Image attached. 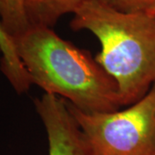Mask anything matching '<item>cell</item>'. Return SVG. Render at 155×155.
<instances>
[{
  "label": "cell",
  "mask_w": 155,
  "mask_h": 155,
  "mask_svg": "<svg viewBox=\"0 0 155 155\" xmlns=\"http://www.w3.org/2000/svg\"><path fill=\"white\" fill-rule=\"evenodd\" d=\"M90 155H155V84L127 109L86 113L67 103Z\"/></svg>",
  "instance_id": "obj_3"
},
{
  "label": "cell",
  "mask_w": 155,
  "mask_h": 155,
  "mask_svg": "<svg viewBox=\"0 0 155 155\" xmlns=\"http://www.w3.org/2000/svg\"><path fill=\"white\" fill-rule=\"evenodd\" d=\"M33 84L86 113L122 106L117 84L91 54L60 37L51 28L31 26L13 39Z\"/></svg>",
  "instance_id": "obj_1"
},
{
  "label": "cell",
  "mask_w": 155,
  "mask_h": 155,
  "mask_svg": "<svg viewBox=\"0 0 155 155\" xmlns=\"http://www.w3.org/2000/svg\"><path fill=\"white\" fill-rule=\"evenodd\" d=\"M147 13H148L150 16H152L153 18H155V5L152 8H150L149 10L147 11Z\"/></svg>",
  "instance_id": "obj_9"
},
{
  "label": "cell",
  "mask_w": 155,
  "mask_h": 155,
  "mask_svg": "<svg viewBox=\"0 0 155 155\" xmlns=\"http://www.w3.org/2000/svg\"><path fill=\"white\" fill-rule=\"evenodd\" d=\"M70 26L99 40L95 57L117 84L122 106L142 98L155 84V18L147 12L125 13L100 0H85Z\"/></svg>",
  "instance_id": "obj_2"
},
{
  "label": "cell",
  "mask_w": 155,
  "mask_h": 155,
  "mask_svg": "<svg viewBox=\"0 0 155 155\" xmlns=\"http://www.w3.org/2000/svg\"><path fill=\"white\" fill-rule=\"evenodd\" d=\"M85 0H27L26 12L30 26L54 27L59 19L74 13Z\"/></svg>",
  "instance_id": "obj_5"
},
{
  "label": "cell",
  "mask_w": 155,
  "mask_h": 155,
  "mask_svg": "<svg viewBox=\"0 0 155 155\" xmlns=\"http://www.w3.org/2000/svg\"><path fill=\"white\" fill-rule=\"evenodd\" d=\"M116 11L125 13L147 12L155 5V0H100Z\"/></svg>",
  "instance_id": "obj_8"
},
{
  "label": "cell",
  "mask_w": 155,
  "mask_h": 155,
  "mask_svg": "<svg viewBox=\"0 0 155 155\" xmlns=\"http://www.w3.org/2000/svg\"><path fill=\"white\" fill-rule=\"evenodd\" d=\"M27 0H0V22L5 33L14 39L30 28L27 12Z\"/></svg>",
  "instance_id": "obj_7"
},
{
  "label": "cell",
  "mask_w": 155,
  "mask_h": 155,
  "mask_svg": "<svg viewBox=\"0 0 155 155\" xmlns=\"http://www.w3.org/2000/svg\"><path fill=\"white\" fill-rule=\"evenodd\" d=\"M35 106L46 128L48 155H90L84 134L66 100L44 93L35 100Z\"/></svg>",
  "instance_id": "obj_4"
},
{
  "label": "cell",
  "mask_w": 155,
  "mask_h": 155,
  "mask_svg": "<svg viewBox=\"0 0 155 155\" xmlns=\"http://www.w3.org/2000/svg\"><path fill=\"white\" fill-rule=\"evenodd\" d=\"M0 69L17 93L28 91L32 85L28 73L17 55L13 39L11 38L0 22Z\"/></svg>",
  "instance_id": "obj_6"
}]
</instances>
